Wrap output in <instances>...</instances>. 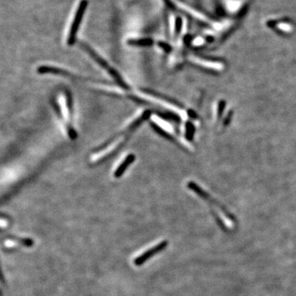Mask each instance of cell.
<instances>
[{
  "mask_svg": "<svg viewBox=\"0 0 296 296\" xmlns=\"http://www.w3.org/2000/svg\"><path fill=\"white\" fill-rule=\"evenodd\" d=\"M168 241H163L157 243V245L154 247L147 249L145 251L144 253H142L141 255L137 256V258L134 260V263L136 267H141L146 262L151 259L152 257L157 255L158 253H161L162 251H164L165 248H167Z\"/></svg>",
  "mask_w": 296,
  "mask_h": 296,
  "instance_id": "cell-1",
  "label": "cell"
},
{
  "mask_svg": "<svg viewBox=\"0 0 296 296\" xmlns=\"http://www.w3.org/2000/svg\"><path fill=\"white\" fill-rule=\"evenodd\" d=\"M86 7H87V1H86V0H82L81 3H80V5H79V9L77 11L76 15H75V18H74V23H73L71 29H70V31H69L68 43H69V45H70V46L75 42L77 32H78V30H79V26L81 24V19H82L84 12L86 10Z\"/></svg>",
  "mask_w": 296,
  "mask_h": 296,
  "instance_id": "cell-2",
  "label": "cell"
},
{
  "mask_svg": "<svg viewBox=\"0 0 296 296\" xmlns=\"http://www.w3.org/2000/svg\"><path fill=\"white\" fill-rule=\"evenodd\" d=\"M135 161V156L134 154H129L127 156L126 158L122 161L121 164L119 167L117 168L115 172H114V176L115 178H120L122 175H124L125 170L129 168V165Z\"/></svg>",
  "mask_w": 296,
  "mask_h": 296,
  "instance_id": "cell-3",
  "label": "cell"
},
{
  "mask_svg": "<svg viewBox=\"0 0 296 296\" xmlns=\"http://www.w3.org/2000/svg\"><path fill=\"white\" fill-rule=\"evenodd\" d=\"M39 74H52L56 75H61V76H70V74L68 72L63 71L62 69L52 68V67H47V66H42L38 69Z\"/></svg>",
  "mask_w": 296,
  "mask_h": 296,
  "instance_id": "cell-4",
  "label": "cell"
},
{
  "mask_svg": "<svg viewBox=\"0 0 296 296\" xmlns=\"http://www.w3.org/2000/svg\"><path fill=\"white\" fill-rule=\"evenodd\" d=\"M5 239L6 240L16 241V242L21 243L22 245L25 246V247H31L34 244V241L30 240V239L20 238V237L15 236H6Z\"/></svg>",
  "mask_w": 296,
  "mask_h": 296,
  "instance_id": "cell-5",
  "label": "cell"
},
{
  "mask_svg": "<svg viewBox=\"0 0 296 296\" xmlns=\"http://www.w3.org/2000/svg\"><path fill=\"white\" fill-rule=\"evenodd\" d=\"M131 45L139 46H152L153 41L151 39H141L137 41H132L129 42Z\"/></svg>",
  "mask_w": 296,
  "mask_h": 296,
  "instance_id": "cell-6",
  "label": "cell"
}]
</instances>
